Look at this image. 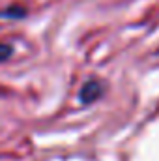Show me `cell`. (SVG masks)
Returning <instances> with one entry per match:
<instances>
[{"mask_svg": "<svg viewBox=\"0 0 159 161\" xmlns=\"http://www.w3.org/2000/svg\"><path fill=\"white\" fill-rule=\"evenodd\" d=\"M99 94H101V84L97 80H88L80 90V101L82 103H92L99 97Z\"/></svg>", "mask_w": 159, "mask_h": 161, "instance_id": "1", "label": "cell"}, {"mask_svg": "<svg viewBox=\"0 0 159 161\" xmlns=\"http://www.w3.org/2000/svg\"><path fill=\"white\" fill-rule=\"evenodd\" d=\"M9 56H11V47L0 43V62H2V60H8Z\"/></svg>", "mask_w": 159, "mask_h": 161, "instance_id": "2", "label": "cell"}]
</instances>
